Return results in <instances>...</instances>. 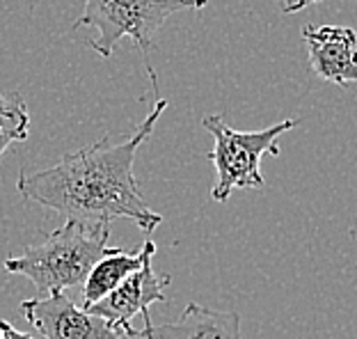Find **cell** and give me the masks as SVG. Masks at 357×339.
<instances>
[{
    "instance_id": "cell-10",
    "label": "cell",
    "mask_w": 357,
    "mask_h": 339,
    "mask_svg": "<svg viewBox=\"0 0 357 339\" xmlns=\"http://www.w3.org/2000/svg\"><path fill=\"white\" fill-rule=\"evenodd\" d=\"M30 131V112L19 94L3 96L0 92V158L14 142H23Z\"/></svg>"
},
{
    "instance_id": "cell-9",
    "label": "cell",
    "mask_w": 357,
    "mask_h": 339,
    "mask_svg": "<svg viewBox=\"0 0 357 339\" xmlns=\"http://www.w3.org/2000/svg\"><path fill=\"white\" fill-rule=\"evenodd\" d=\"M156 255V243L149 239L144 241V246L140 253H124L121 248H112L103 259L96 262V266L89 271V276L83 285V310L92 308L94 303H99L101 298H105L110 292L124 282L126 278H131L133 273H137L149 259H153Z\"/></svg>"
},
{
    "instance_id": "cell-11",
    "label": "cell",
    "mask_w": 357,
    "mask_h": 339,
    "mask_svg": "<svg viewBox=\"0 0 357 339\" xmlns=\"http://www.w3.org/2000/svg\"><path fill=\"white\" fill-rule=\"evenodd\" d=\"M316 3H323V0H280V10L284 14H296V12H303Z\"/></svg>"
},
{
    "instance_id": "cell-2",
    "label": "cell",
    "mask_w": 357,
    "mask_h": 339,
    "mask_svg": "<svg viewBox=\"0 0 357 339\" xmlns=\"http://www.w3.org/2000/svg\"><path fill=\"white\" fill-rule=\"evenodd\" d=\"M108 239L110 225L67 220L60 229L48 234L44 243L5 259V271L28 278L42 296L64 294V289L85 285L96 262L112 250Z\"/></svg>"
},
{
    "instance_id": "cell-12",
    "label": "cell",
    "mask_w": 357,
    "mask_h": 339,
    "mask_svg": "<svg viewBox=\"0 0 357 339\" xmlns=\"http://www.w3.org/2000/svg\"><path fill=\"white\" fill-rule=\"evenodd\" d=\"M0 335H3L5 339H35V337L28 335V333H21V330H16L14 326H10L3 319H0Z\"/></svg>"
},
{
    "instance_id": "cell-6",
    "label": "cell",
    "mask_w": 357,
    "mask_h": 339,
    "mask_svg": "<svg viewBox=\"0 0 357 339\" xmlns=\"http://www.w3.org/2000/svg\"><path fill=\"white\" fill-rule=\"evenodd\" d=\"M172 282L169 276H156L151 259L142 266L140 271L133 273L131 278H126L121 285L110 292L99 303H94L87 312L96 314L108 321L110 326L121 328V330H135L131 326V319L142 314L144 324H151L149 319V308L153 303H165V287Z\"/></svg>"
},
{
    "instance_id": "cell-8",
    "label": "cell",
    "mask_w": 357,
    "mask_h": 339,
    "mask_svg": "<svg viewBox=\"0 0 357 339\" xmlns=\"http://www.w3.org/2000/svg\"><path fill=\"white\" fill-rule=\"evenodd\" d=\"M142 339H241V317L236 312H218L188 303L172 324H144Z\"/></svg>"
},
{
    "instance_id": "cell-13",
    "label": "cell",
    "mask_w": 357,
    "mask_h": 339,
    "mask_svg": "<svg viewBox=\"0 0 357 339\" xmlns=\"http://www.w3.org/2000/svg\"><path fill=\"white\" fill-rule=\"evenodd\" d=\"M0 339H5V337H3V335H0Z\"/></svg>"
},
{
    "instance_id": "cell-5",
    "label": "cell",
    "mask_w": 357,
    "mask_h": 339,
    "mask_svg": "<svg viewBox=\"0 0 357 339\" xmlns=\"http://www.w3.org/2000/svg\"><path fill=\"white\" fill-rule=\"evenodd\" d=\"M23 317L44 339H142L140 330H121L74 305L67 294H51L26 301Z\"/></svg>"
},
{
    "instance_id": "cell-1",
    "label": "cell",
    "mask_w": 357,
    "mask_h": 339,
    "mask_svg": "<svg viewBox=\"0 0 357 339\" xmlns=\"http://www.w3.org/2000/svg\"><path fill=\"white\" fill-rule=\"evenodd\" d=\"M165 108L167 101L158 96L156 106L128 138L115 142L103 135L89 147L64 154L46 170H21L16 179L21 197L67 216V220L110 225L115 218H128L140 229L153 232L163 216L153 213L140 195L133 163Z\"/></svg>"
},
{
    "instance_id": "cell-7",
    "label": "cell",
    "mask_w": 357,
    "mask_h": 339,
    "mask_svg": "<svg viewBox=\"0 0 357 339\" xmlns=\"http://www.w3.org/2000/svg\"><path fill=\"white\" fill-rule=\"evenodd\" d=\"M303 39L316 76L342 87L357 83V32L353 28L307 23Z\"/></svg>"
},
{
    "instance_id": "cell-4",
    "label": "cell",
    "mask_w": 357,
    "mask_h": 339,
    "mask_svg": "<svg viewBox=\"0 0 357 339\" xmlns=\"http://www.w3.org/2000/svg\"><path fill=\"white\" fill-rule=\"evenodd\" d=\"M208 0H85V10L74 28H94L89 48L110 58L119 39H133L147 60L153 37L176 12L204 10Z\"/></svg>"
},
{
    "instance_id": "cell-3",
    "label": "cell",
    "mask_w": 357,
    "mask_h": 339,
    "mask_svg": "<svg viewBox=\"0 0 357 339\" xmlns=\"http://www.w3.org/2000/svg\"><path fill=\"white\" fill-rule=\"evenodd\" d=\"M298 124V117H287L261 131H236L225 122L222 115H208L202 119V126L215 140L213 149L206 154L215 167L211 197L215 202H227L236 188H264L266 179L261 174V158L280 156L278 138Z\"/></svg>"
}]
</instances>
